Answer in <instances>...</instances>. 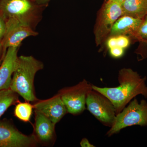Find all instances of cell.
I'll return each mask as SVG.
<instances>
[{
    "label": "cell",
    "mask_w": 147,
    "mask_h": 147,
    "mask_svg": "<svg viewBox=\"0 0 147 147\" xmlns=\"http://www.w3.org/2000/svg\"><path fill=\"white\" fill-rule=\"evenodd\" d=\"M136 125L147 126V102L142 100L139 102L134 98L116 115L113 125L106 134L110 137L125 127Z\"/></svg>",
    "instance_id": "cell-4"
},
{
    "label": "cell",
    "mask_w": 147,
    "mask_h": 147,
    "mask_svg": "<svg viewBox=\"0 0 147 147\" xmlns=\"http://www.w3.org/2000/svg\"><path fill=\"white\" fill-rule=\"evenodd\" d=\"M122 16L120 4L108 0L103 5L98 13L95 27V40L97 46L106 41L115 22Z\"/></svg>",
    "instance_id": "cell-5"
},
{
    "label": "cell",
    "mask_w": 147,
    "mask_h": 147,
    "mask_svg": "<svg viewBox=\"0 0 147 147\" xmlns=\"http://www.w3.org/2000/svg\"><path fill=\"white\" fill-rule=\"evenodd\" d=\"M121 6L122 16L143 19L147 15V0H125Z\"/></svg>",
    "instance_id": "cell-14"
},
{
    "label": "cell",
    "mask_w": 147,
    "mask_h": 147,
    "mask_svg": "<svg viewBox=\"0 0 147 147\" xmlns=\"http://www.w3.org/2000/svg\"><path fill=\"white\" fill-rule=\"evenodd\" d=\"M117 46L125 49L129 47L130 44V40L127 35L116 36Z\"/></svg>",
    "instance_id": "cell-18"
},
{
    "label": "cell",
    "mask_w": 147,
    "mask_h": 147,
    "mask_svg": "<svg viewBox=\"0 0 147 147\" xmlns=\"http://www.w3.org/2000/svg\"><path fill=\"white\" fill-rule=\"evenodd\" d=\"M35 0H0V15L6 26L26 25L35 29L42 18V6Z\"/></svg>",
    "instance_id": "cell-2"
},
{
    "label": "cell",
    "mask_w": 147,
    "mask_h": 147,
    "mask_svg": "<svg viewBox=\"0 0 147 147\" xmlns=\"http://www.w3.org/2000/svg\"><path fill=\"white\" fill-rule=\"evenodd\" d=\"M34 108L42 113L56 124L67 113L66 108L59 95L45 100H39L34 102Z\"/></svg>",
    "instance_id": "cell-10"
},
{
    "label": "cell",
    "mask_w": 147,
    "mask_h": 147,
    "mask_svg": "<svg viewBox=\"0 0 147 147\" xmlns=\"http://www.w3.org/2000/svg\"><path fill=\"white\" fill-rule=\"evenodd\" d=\"M50 1V0H35L38 4L40 5H45L46 3Z\"/></svg>",
    "instance_id": "cell-23"
},
{
    "label": "cell",
    "mask_w": 147,
    "mask_h": 147,
    "mask_svg": "<svg viewBox=\"0 0 147 147\" xmlns=\"http://www.w3.org/2000/svg\"><path fill=\"white\" fill-rule=\"evenodd\" d=\"M43 67L42 62L33 56L18 57L9 89L28 102H34L38 100L35 92L34 78L37 72Z\"/></svg>",
    "instance_id": "cell-3"
},
{
    "label": "cell",
    "mask_w": 147,
    "mask_h": 147,
    "mask_svg": "<svg viewBox=\"0 0 147 147\" xmlns=\"http://www.w3.org/2000/svg\"><path fill=\"white\" fill-rule=\"evenodd\" d=\"M6 24L3 18L0 15V40L1 41L5 34Z\"/></svg>",
    "instance_id": "cell-20"
},
{
    "label": "cell",
    "mask_w": 147,
    "mask_h": 147,
    "mask_svg": "<svg viewBox=\"0 0 147 147\" xmlns=\"http://www.w3.org/2000/svg\"><path fill=\"white\" fill-rule=\"evenodd\" d=\"M146 80V77H142L137 71L124 68L119 71L118 86L101 88L92 85V88L108 98L114 105L117 115L138 95L147 98Z\"/></svg>",
    "instance_id": "cell-1"
},
{
    "label": "cell",
    "mask_w": 147,
    "mask_h": 147,
    "mask_svg": "<svg viewBox=\"0 0 147 147\" xmlns=\"http://www.w3.org/2000/svg\"><path fill=\"white\" fill-rule=\"evenodd\" d=\"M109 50L111 56L115 58L121 57L124 53V49L117 46L112 47Z\"/></svg>",
    "instance_id": "cell-19"
},
{
    "label": "cell",
    "mask_w": 147,
    "mask_h": 147,
    "mask_svg": "<svg viewBox=\"0 0 147 147\" xmlns=\"http://www.w3.org/2000/svg\"><path fill=\"white\" fill-rule=\"evenodd\" d=\"M86 105L90 113L101 123L112 126L116 113L114 105L108 98L92 89L87 95Z\"/></svg>",
    "instance_id": "cell-7"
},
{
    "label": "cell",
    "mask_w": 147,
    "mask_h": 147,
    "mask_svg": "<svg viewBox=\"0 0 147 147\" xmlns=\"http://www.w3.org/2000/svg\"><path fill=\"white\" fill-rule=\"evenodd\" d=\"M111 1H113L115 2L119 3L121 4L125 0H111Z\"/></svg>",
    "instance_id": "cell-24"
},
{
    "label": "cell",
    "mask_w": 147,
    "mask_h": 147,
    "mask_svg": "<svg viewBox=\"0 0 147 147\" xmlns=\"http://www.w3.org/2000/svg\"><path fill=\"white\" fill-rule=\"evenodd\" d=\"M34 113L33 135L38 145L52 146L56 139V124L39 111L35 110Z\"/></svg>",
    "instance_id": "cell-9"
},
{
    "label": "cell",
    "mask_w": 147,
    "mask_h": 147,
    "mask_svg": "<svg viewBox=\"0 0 147 147\" xmlns=\"http://www.w3.org/2000/svg\"><path fill=\"white\" fill-rule=\"evenodd\" d=\"M38 145L32 134H23L12 123L0 121V147H34Z\"/></svg>",
    "instance_id": "cell-8"
},
{
    "label": "cell",
    "mask_w": 147,
    "mask_h": 147,
    "mask_svg": "<svg viewBox=\"0 0 147 147\" xmlns=\"http://www.w3.org/2000/svg\"><path fill=\"white\" fill-rule=\"evenodd\" d=\"M80 145L82 147H94L95 146L92 144L86 138H84L80 142Z\"/></svg>",
    "instance_id": "cell-21"
},
{
    "label": "cell",
    "mask_w": 147,
    "mask_h": 147,
    "mask_svg": "<svg viewBox=\"0 0 147 147\" xmlns=\"http://www.w3.org/2000/svg\"><path fill=\"white\" fill-rule=\"evenodd\" d=\"M33 109V105L30 102L19 101L14 108V116L22 121L28 122L31 117Z\"/></svg>",
    "instance_id": "cell-17"
},
{
    "label": "cell",
    "mask_w": 147,
    "mask_h": 147,
    "mask_svg": "<svg viewBox=\"0 0 147 147\" xmlns=\"http://www.w3.org/2000/svg\"><path fill=\"white\" fill-rule=\"evenodd\" d=\"M38 34L35 29L26 25L6 26L5 34L1 40L5 54L9 47H19L24 39Z\"/></svg>",
    "instance_id": "cell-11"
},
{
    "label": "cell",
    "mask_w": 147,
    "mask_h": 147,
    "mask_svg": "<svg viewBox=\"0 0 147 147\" xmlns=\"http://www.w3.org/2000/svg\"><path fill=\"white\" fill-rule=\"evenodd\" d=\"M18 96L9 88L0 90V118L9 107L19 102Z\"/></svg>",
    "instance_id": "cell-16"
},
{
    "label": "cell",
    "mask_w": 147,
    "mask_h": 147,
    "mask_svg": "<svg viewBox=\"0 0 147 147\" xmlns=\"http://www.w3.org/2000/svg\"><path fill=\"white\" fill-rule=\"evenodd\" d=\"M142 20L126 15L121 16L113 25L109 37L129 35L134 38Z\"/></svg>",
    "instance_id": "cell-13"
},
{
    "label": "cell",
    "mask_w": 147,
    "mask_h": 147,
    "mask_svg": "<svg viewBox=\"0 0 147 147\" xmlns=\"http://www.w3.org/2000/svg\"><path fill=\"white\" fill-rule=\"evenodd\" d=\"M19 47H9L0 63V90L10 88L12 76L17 65Z\"/></svg>",
    "instance_id": "cell-12"
},
{
    "label": "cell",
    "mask_w": 147,
    "mask_h": 147,
    "mask_svg": "<svg viewBox=\"0 0 147 147\" xmlns=\"http://www.w3.org/2000/svg\"><path fill=\"white\" fill-rule=\"evenodd\" d=\"M134 38L139 42L135 53L139 56V60H143L147 58V15L143 18Z\"/></svg>",
    "instance_id": "cell-15"
},
{
    "label": "cell",
    "mask_w": 147,
    "mask_h": 147,
    "mask_svg": "<svg viewBox=\"0 0 147 147\" xmlns=\"http://www.w3.org/2000/svg\"><path fill=\"white\" fill-rule=\"evenodd\" d=\"M92 90V84L84 79L75 86L62 89L58 94L65 105L67 113L77 115L86 110L87 95Z\"/></svg>",
    "instance_id": "cell-6"
},
{
    "label": "cell",
    "mask_w": 147,
    "mask_h": 147,
    "mask_svg": "<svg viewBox=\"0 0 147 147\" xmlns=\"http://www.w3.org/2000/svg\"><path fill=\"white\" fill-rule=\"evenodd\" d=\"M5 55V54L4 52L2 43L1 41L0 40V63L2 61L3 58H4Z\"/></svg>",
    "instance_id": "cell-22"
}]
</instances>
